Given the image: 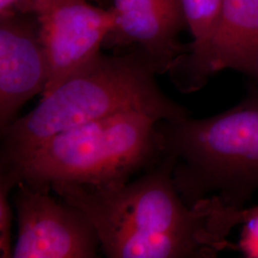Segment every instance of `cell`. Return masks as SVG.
<instances>
[{"mask_svg": "<svg viewBox=\"0 0 258 258\" xmlns=\"http://www.w3.org/2000/svg\"><path fill=\"white\" fill-rule=\"evenodd\" d=\"M116 26L106 47L134 44L151 60L157 74L169 72L187 52L179 33L186 27L181 0H113Z\"/></svg>", "mask_w": 258, "mask_h": 258, "instance_id": "8", "label": "cell"}, {"mask_svg": "<svg viewBox=\"0 0 258 258\" xmlns=\"http://www.w3.org/2000/svg\"><path fill=\"white\" fill-rule=\"evenodd\" d=\"M160 156L175 161L176 187L189 206L218 197L244 208L258 190V91L229 110L156 124Z\"/></svg>", "mask_w": 258, "mask_h": 258, "instance_id": "3", "label": "cell"}, {"mask_svg": "<svg viewBox=\"0 0 258 258\" xmlns=\"http://www.w3.org/2000/svg\"><path fill=\"white\" fill-rule=\"evenodd\" d=\"M257 75H258V57H257Z\"/></svg>", "mask_w": 258, "mask_h": 258, "instance_id": "15", "label": "cell"}, {"mask_svg": "<svg viewBox=\"0 0 258 258\" xmlns=\"http://www.w3.org/2000/svg\"><path fill=\"white\" fill-rule=\"evenodd\" d=\"M24 14L0 18V129L18 119L19 109L49 81V62L38 22Z\"/></svg>", "mask_w": 258, "mask_h": 258, "instance_id": "7", "label": "cell"}, {"mask_svg": "<svg viewBox=\"0 0 258 258\" xmlns=\"http://www.w3.org/2000/svg\"><path fill=\"white\" fill-rule=\"evenodd\" d=\"M159 120L125 112L56 133L36 148L1 159L19 182L50 190L56 183L104 187L128 182L136 171L160 159Z\"/></svg>", "mask_w": 258, "mask_h": 258, "instance_id": "4", "label": "cell"}, {"mask_svg": "<svg viewBox=\"0 0 258 258\" xmlns=\"http://www.w3.org/2000/svg\"><path fill=\"white\" fill-rule=\"evenodd\" d=\"M258 212V205L256 206H252V207H249V208H240V209H233V212L231 214V218H232V222H233V225L236 227V226H239L240 220L243 216L245 215H248V214H251V213H255Z\"/></svg>", "mask_w": 258, "mask_h": 258, "instance_id": "14", "label": "cell"}, {"mask_svg": "<svg viewBox=\"0 0 258 258\" xmlns=\"http://www.w3.org/2000/svg\"><path fill=\"white\" fill-rule=\"evenodd\" d=\"M258 0H223L221 15L189 92L225 69L257 75Z\"/></svg>", "mask_w": 258, "mask_h": 258, "instance_id": "9", "label": "cell"}, {"mask_svg": "<svg viewBox=\"0 0 258 258\" xmlns=\"http://www.w3.org/2000/svg\"><path fill=\"white\" fill-rule=\"evenodd\" d=\"M19 184L11 172L0 168V257L14 256L12 247L13 211L10 203V192Z\"/></svg>", "mask_w": 258, "mask_h": 258, "instance_id": "11", "label": "cell"}, {"mask_svg": "<svg viewBox=\"0 0 258 258\" xmlns=\"http://www.w3.org/2000/svg\"><path fill=\"white\" fill-rule=\"evenodd\" d=\"M35 16L49 62V81L42 96L99 55L116 26L113 7L102 9L87 0H50Z\"/></svg>", "mask_w": 258, "mask_h": 258, "instance_id": "6", "label": "cell"}, {"mask_svg": "<svg viewBox=\"0 0 258 258\" xmlns=\"http://www.w3.org/2000/svg\"><path fill=\"white\" fill-rule=\"evenodd\" d=\"M242 231L237 249L249 258H258V212L245 215L241 218Z\"/></svg>", "mask_w": 258, "mask_h": 258, "instance_id": "12", "label": "cell"}, {"mask_svg": "<svg viewBox=\"0 0 258 258\" xmlns=\"http://www.w3.org/2000/svg\"><path fill=\"white\" fill-rule=\"evenodd\" d=\"M174 165L172 157L160 156L131 183H56L51 188L85 213L107 257L212 258L236 248L228 239V205L218 197L187 205L174 183Z\"/></svg>", "mask_w": 258, "mask_h": 258, "instance_id": "1", "label": "cell"}, {"mask_svg": "<svg viewBox=\"0 0 258 258\" xmlns=\"http://www.w3.org/2000/svg\"><path fill=\"white\" fill-rule=\"evenodd\" d=\"M156 74L139 48L124 55L100 53L1 131V159L36 148L61 131L125 112L145 113L159 121L189 116L160 89Z\"/></svg>", "mask_w": 258, "mask_h": 258, "instance_id": "2", "label": "cell"}, {"mask_svg": "<svg viewBox=\"0 0 258 258\" xmlns=\"http://www.w3.org/2000/svg\"><path fill=\"white\" fill-rule=\"evenodd\" d=\"M50 0H0V18L12 14H36Z\"/></svg>", "mask_w": 258, "mask_h": 258, "instance_id": "13", "label": "cell"}, {"mask_svg": "<svg viewBox=\"0 0 258 258\" xmlns=\"http://www.w3.org/2000/svg\"><path fill=\"white\" fill-rule=\"evenodd\" d=\"M50 190L19 182L14 195L18 238L14 258H92L101 246L96 229L73 205Z\"/></svg>", "mask_w": 258, "mask_h": 258, "instance_id": "5", "label": "cell"}, {"mask_svg": "<svg viewBox=\"0 0 258 258\" xmlns=\"http://www.w3.org/2000/svg\"><path fill=\"white\" fill-rule=\"evenodd\" d=\"M223 0H181L185 25L192 41L169 71L177 87L189 92L194 76L208 52L221 15Z\"/></svg>", "mask_w": 258, "mask_h": 258, "instance_id": "10", "label": "cell"}]
</instances>
